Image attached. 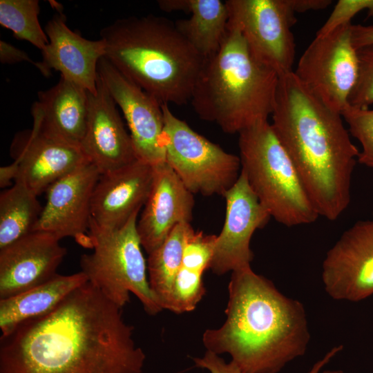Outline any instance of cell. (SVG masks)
Wrapping results in <instances>:
<instances>
[{
    "label": "cell",
    "instance_id": "6da1fadb",
    "mask_svg": "<svg viewBox=\"0 0 373 373\" xmlns=\"http://www.w3.org/2000/svg\"><path fill=\"white\" fill-rule=\"evenodd\" d=\"M122 309L88 281L0 338V373H142Z\"/></svg>",
    "mask_w": 373,
    "mask_h": 373
},
{
    "label": "cell",
    "instance_id": "7a4b0ae2",
    "mask_svg": "<svg viewBox=\"0 0 373 373\" xmlns=\"http://www.w3.org/2000/svg\"><path fill=\"white\" fill-rule=\"evenodd\" d=\"M271 117L319 216L337 220L350 202L359 154L342 115L315 97L292 71L280 75Z\"/></svg>",
    "mask_w": 373,
    "mask_h": 373
},
{
    "label": "cell",
    "instance_id": "3957f363",
    "mask_svg": "<svg viewBox=\"0 0 373 373\" xmlns=\"http://www.w3.org/2000/svg\"><path fill=\"white\" fill-rule=\"evenodd\" d=\"M226 320L202 334L207 351L228 354L245 373H278L309 342L303 305L251 267L231 272Z\"/></svg>",
    "mask_w": 373,
    "mask_h": 373
},
{
    "label": "cell",
    "instance_id": "277c9868",
    "mask_svg": "<svg viewBox=\"0 0 373 373\" xmlns=\"http://www.w3.org/2000/svg\"><path fill=\"white\" fill-rule=\"evenodd\" d=\"M104 57L161 104H186L204 58L166 18L119 19L100 31Z\"/></svg>",
    "mask_w": 373,
    "mask_h": 373
},
{
    "label": "cell",
    "instance_id": "5b68a950",
    "mask_svg": "<svg viewBox=\"0 0 373 373\" xmlns=\"http://www.w3.org/2000/svg\"><path fill=\"white\" fill-rule=\"evenodd\" d=\"M280 75L252 54L240 32L227 24L218 51L204 59L191 102L199 117L226 133L264 121L274 111Z\"/></svg>",
    "mask_w": 373,
    "mask_h": 373
},
{
    "label": "cell",
    "instance_id": "8992f818",
    "mask_svg": "<svg viewBox=\"0 0 373 373\" xmlns=\"http://www.w3.org/2000/svg\"><path fill=\"white\" fill-rule=\"evenodd\" d=\"M238 135L240 171L271 217L287 227L315 222L319 214L268 120Z\"/></svg>",
    "mask_w": 373,
    "mask_h": 373
},
{
    "label": "cell",
    "instance_id": "52a82bcc",
    "mask_svg": "<svg viewBox=\"0 0 373 373\" xmlns=\"http://www.w3.org/2000/svg\"><path fill=\"white\" fill-rule=\"evenodd\" d=\"M135 213L121 228L110 231H89L93 251L80 257L81 271L111 302L122 308L133 293L149 315L163 309L147 278V263L142 251Z\"/></svg>",
    "mask_w": 373,
    "mask_h": 373
},
{
    "label": "cell",
    "instance_id": "ba28073f",
    "mask_svg": "<svg viewBox=\"0 0 373 373\" xmlns=\"http://www.w3.org/2000/svg\"><path fill=\"white\" fill-rule=\"evenodd\" d=\"M162 109L166 162L193 194L223 196L240 174L239 156L195 132L171 112L169 104H162Z\"/></svg>",
    "mask_w": 373,
    "mask_h": 373
},
{
    "label": "cell",
    "instance_id": "9c48e42d",
    "mask_svg": "<svg viewBox=\"0 0 373 373\" xmlns=\"http://www.w3.org/2000/svg\"><path fill=\"white\" fill-rule=\"evenodd\" d=\"M351 26L348 23L325 36H316L294 70L315 97L341 114L349 106V98L358 73Z\"/></svg>",
    "mask_w": 373,
    "mask_h": 373
},
{
    "label": "cell",
    "instance_id": "30bf717a",
    "mask_svg": "<svg viewBox=\"0 0 373 373\" xmlns=\"http://www.w3.org/2000/svg\"><path fill=\"white\" fill-rule=\"evenodd\" d=\"M228 23L242 34L254 56L280 75L294 71L296 18L290 0H227Z\"/></svg>",
    "mask_w": 373,
    "mask_h": 373
},
{
    "label": "cell",
    "instance_id": "8fae6325",
    "mask_svg": "<svg viewBox=\"0 0 373 373\" xmlns=\"http://www.w3.org/2000/svg\"><path fill=\"white\" fill-rule=\"evenodd\" d=\"M100 175L88 163L52 183L46 191V204L32 231L48 233L59 240L71 237L92 249L88 234L91 200Z\"/></svg>",
    "mask_w": 373,
    "mask_h": 373
},
{
    "label": "cell",
    "instance_id": "7c38bea8",
    "mask_svg": "<svg viewBox=\"0 0 373 373\" xmlns=\"http://www.w3.org/2000/svg\"><path fill=\"white\" fill-rule=\"evenodd\" d=\"M97 70L124 115L138 160L153 166L165 162L160 102L122 74L104 57L99 60Z\"/></svg>",
    "mask_w": 373,
    "mask_h": 373
},
{
    "label": "cell",
    "instance_id": "4fadbf2b",
    "mask_svg": "<svg viewBox=\"0 0 373 373\" xmlns=\"http://www.w3.org/2000/svg\"><path fill=\"white\" fill-rule=\"evenodd\" d=\"M322 280L338 300L359 301L373 294V220L356 222L327 251Z\"/></svg>",
    "mask_w": 373,
    "mask_h": 373
},
{
    "label": "cell",
    "instance_id": "5bb4252c",
    "mask_svg": "<svg viewBox=\"0 0 373 373\" xmlns=\"http://www.w3.org/2000/svg\"><path fill=\"white\" fill-rule=\"evenodd\" d=\"M223 197L226 200L225 220L217 236L209 267L218 276L251 267L254 258L250 248L251 237L271 218L241 171L236 183Z\"/></svg>",
    "mask_w": 373,
    "mask_h": 373
},
{
    "label": "cell",
    "instance_id": "9a60e30c",
    "mask_svg": "<svg viewBox=\"0 0 373 373\" xmlns=\"http://www.w3.org/2000/svg\"><path fill=\"white\" fill-rule=\"evenodd\" d=\"M10 154L18 167L15 182L25 185L37 195L59 179L90 163L81 146L32 128L15 136Z\"/></svg>",
    "mask_w": 373,
    "mask_h": 373
},
{
    "label": "cell",
    "instance_id": "2e32d148",
    "mask_svg": "<svg viewBox=\"0 0 373 373\" xmlns=\"http://www.w3.org/2000/svg\"><path fill=\"white\" fill-rule=\"evenodd\" d=\"M153 166L137 161L101 174L93 191L89 231L110 232L123 227L145 204Z\"/></svg>",
    "mask_w": 373,
    "mask_h": 373
},
{
    "label": "cell",
    "instance_id": "e0dca14e",
    "mask_svg": "<svg viewBox=\"0 0 373 373\" xmlns=\"http://www.w3.org/2000/svg\"><path fill=\"white\" fill-rule=\"evenodd\" d=\"M57 12L48 21L45 32L48 44L42 50V60L37 68L48 77L51 70L92 94L97 90L98 63L105 56V44L102 39L90 40L72 30L66 24L62 7L54 3Z\"/></svg>",
    "mask_w": 373,
    "mask_h": 373
},
{
    "label": "cell",
    "instance_id": "ac0fdd59",
    "mask_svg": "<svg viewBox=\"0 0 373 373\" xmlns=\"http://www.w3.org/2000/svg\"><path fill=\"white\" fill-rule=\"evenodd\" d=\"M81 147L100 174L117 170L138 160L130 134L99 74L97 90L89 92L86 133Z\"/></svg>",
    "mask_w": 373,
    "mask_h": 373
},
{
    "label": "cell",
    "instance_id": "d6986e66",
    "mask_svg": "<svg viewBox=\"0 0 373 373\" xmlns=\"http://www.w3.org/2000/svg\"><path fill=\"white\" fill-rule=\"evenodd\" d=\"M58 238L32 231L0 249V299L41 285L57 274L66 254Z\"/></svg>",
    "mask_w": 373,
    "mask_h": 373
},
{
    "label": "cell",
    "instance_id": "ffe728a7",
    "mask_svg": "<svg viewBox=\"0 0 373 373\" xmlns=\"http://www.w3.org/2000/svg\"><path fill=\"white\" fill-rule=\"evenodd\" d=\"M153 180L144 204L137 231L142 246L149 254L157 249L173 229L192 220L193 194L165 162L153 166Z\"/></svg>",
    "mask_w": 373,
    "mask_h": 373
},
{
    "label": "cell",
    "instance_id": "44dd1931",
    "mask_svg": "<svg viewBox=\"0 0 373 373\" xmlns=\"http://www.w3.org/2000/svg\"><path fill=\"white\" fill-rule=\"evenodd\" d=\"M89 92L60 77L38 93L32 106V128L47 136L81 146L88 122Z\"/></svg>",
    "mask_w": 373,
    "mask_h": 373
},
{
    "label": "cell",
    "instance_id": "7402d4cb",
    "mask_svg": "<svg viewBox=\"0 0 373 373\" xmlns=\"http://www.w3.org/2000/svg\"><path fill=\"white\" fill-rule=\"evenodd\" d=\"M88 282L82 271L56 274L48 281L8 298L0 299L1 336L19 325L52 311L68 295Z\"/></svg>",
    "mask_w": 373,
    "mask_h": 373
},
{
    "label": "cell",
    "instance_id": "603a6c76",
    "mask_svg": "<svg viewBox=\"0 0 373 373\" xmlns=\"http://www.w3.org/2000/svg\"><path fill=\"white\" fill-rule=\"evenodd\" d=\"M189 19L175 24L187 41L206 59L220 48L225 37L229 12L225 1L189 0Z\"/></svg>",
    "mask_w": 373,
    "mask_h": 373
},
{
    "label": "cell",
    "instance_id": "cb8c5ba5",
    "mask_svg": "<svg viewBox=\"0 0 373 373\" xmlns=\"http://www.w3.org/2000/svg\"><path fill=\"white\" fill-rule=\"evenodd\" d=\"M32 191L14 185L0 194V249L32 231L42 210Z\"/></svg>",
    "mask_w": 373,
    "mask_h": 373
},
{
    "label": "cell",
    "instance_id": "d4e9b609",
    "mask_svg": "<svg viewBox=\"0 0 373 373\" xmlns=\"http://www.w3.org/2000/svg\"><path fill=\"white\" fill-rule=\"evenodd\" d=\"M193 231L191 223L178 224L165 240L149 254L146 263L149 284L163 309L182 267L185 243Z\"/></svg>",
    "mask_w": 373,
    "mask_h": 373
},
{
    "label": "cell",
    "instance_id": "484cf974",
    "mask_svg": "<svg viewBox=\"0 0 373 373\" xmlns=\"http://www.w3.org/2000/svg\"><path fill=\"white\" fill-rule=\"evenodd\" d=\"M38 0H1L0 24L17 39L25 40L42 51L49 41L39 23Z\"/></svg>",
    "mask_w": 373,
    "mask_h": 373
},
{
    "label": "cell",
    "instance_id": "4316f807",
    "mask_svg": "<svg viewBox=\"0 0 373 373\" xmlns=\"http://www.w3.org/2000/svg\"><path fill=\"white\" fill-rule=\"evenodd\" d=\"M203 273L181 267L178 272L164 305L175 314L194 310L206 293Z\"/></svg>",
    "mask_w": 373,
    "mask_h": 373
},
{
    "label": "cell",
    "instance_id": "83f0119b",
    "mask_svg": "<svg viewBox=\"0 0 373 373\" xmlns=\"http://www.w3.org/2000/svg\"><path fill=\"white\" fill-rule=\"evenodd\" d=\"M341 115L350 134L361 144L358 162L373 168V109L349 106Z\"/></svg>",
    "mask_w": 373,
    "mask_h": 373
},
{
    "label": "cell",
    "instance_id": "f1b7e54d",
    "mask_svg": "<svg viewBox=\"0 0 373 373\" xmlns=\"http://www.w3.org/2000/svg\"><path fill=\"white\" fill-rule=\"evenodd\" d=\"M358 73L349 98V106L367 108L373 104V44L356 50Z\"/></svg>",
    "mask_w": 373,
    "mask_h": 373
},
{
    "label": "cell",
    "instance_id": "f546056e",
    "mask_svg": "<svg viewBox=\"0 0 373 373\" xmlns=\"http://www.w3.org/2000/svg\"><path fill=\"white\" fill-rule=\"evenodd\" d=\"M216 235L205 234L195 230L185 243L182 266L204 274L209 269L216 241Z\"/></svg>",
    "mask_w": 373,
    "mask_h": 373
},
{
    "label": "cell",
    "instance_id": "4dcf8cb0",
    "mask_svg": "<svg viewBox=\"0 0 373 373\" xmlns=\"http://www.w3.org/2000/svg\"><path fill=\"white\" fill-rule=\"evenodd\" d=\"M364 10L373 17V0H339L316 36H325L342 26L351 23L352 19Z\"/></svg>",
    "mask_w": 373,
    "mask_h": 373
},
{
    "label": "cell",
    "instance_id": "1f68e13d",
    "mask_svg": "<svg viewBox=\"0 0 373 373\" xmlns=\"http://www.w3.org/2000/svg\"><path fill=\"white\" fill-rule=\"evenodd\" d=\"M195 366L208 370L210 373H245L233 361L227 363L222 358L210 351L201 358H193Z\"/></svg>",
    "mask_w": 373,
    "mask_h": 373
},
{
    "label": "cell",
    "instance_id": "d6a6232c",
    "mask_svg": "<svg viewBox=\"0 0 373 373\" xmlns=\"http://www.w3.org/2000/svg\"><path fill=\"white\" fill-rule=\"evenodd\" d=\"M0 61L3 64H14L28 61L35 67L37 65V62L33 61L25 51L4 40L0 41Z\"/></svg>",
    "mask_w": 373,
    "mask_h": 373
},
{
    "label": "cell",
    "instance_id": "836d02e7",
    "mask_svg": "<svg viewBox=\"0 0 373 373\" xmlns=\"http://www.w3.org/2000/svg\"><path fill=\"white\" fill-rule=\"evenodd\" d=\"M352 42L356 50L373 44V26H351Z\"/></svg>",
    "mask_w": 373,
    "mask_h": 373
},
{
    "label": "cell",
    "instance_id": "e575fe53",
    "mask_svg": "<svg viewBox=\"0 0 373 373\" xmlns=\"http://www.w3.org/2000/svg\"><path fill=\"white\" fill-rule=\"evenodd\" d=\"M295 12H305L309 10H318L327 8L332 3L330 0H290Z\"/></svg>",
    "mask_w": 373,
    "mask_h": 373
},
{
    "label": "cell",
    "instance_id": "d590c367",
    "mask_svg": "<svg viewBox=\"0 0 373 373\" xmlns=\"http://www.w3.org/2000/svg\"><path fill=\"white\" fill-rule=\"evenodd\" d=\"M17 164L13 162L8 166L0 168V186L6 188L11 186L12 180H15L17 174Z\"/></svg>",
    "mask_w": 373,
    "mask_h": 373
},
{
    "label": "cell",
    "instance_id": "8d00e7d4",
    "mask_svg": "<svg viewBox=\"0 0 373 373\" xmlns=\"http://www.w3.org/2000/svg\"><path fill=\"white\" fill-rule=\"evenodd\" d=\"M189 0H161L157 1L160 8L165 12L189 11Z\"/></svg>",
    "mask_w": 373,
    "mask_h": 373
},
{
    "label": "cell",
    "instance_id": "74e56055",
    "mask_svg": "<svg viewBox=\"0 0 373 373\" xmlns=\"http://www.w3.org/2000/svg\"><path fill=\"white\" fill-rule=\"evenodd\" d=\"M343 349V345H338L332 348L329 352H328L326 355L321 360L318 361L316 363L314 364L312 369L307 373H341V371H323L321 372V369L328 363L330 360L341 350Z\"/></svg>",
    "mask_w": 373,
    "mask_h": 373
}]
</instances>
